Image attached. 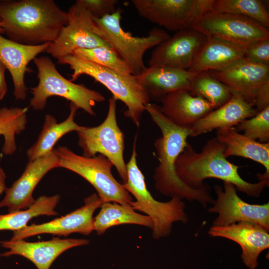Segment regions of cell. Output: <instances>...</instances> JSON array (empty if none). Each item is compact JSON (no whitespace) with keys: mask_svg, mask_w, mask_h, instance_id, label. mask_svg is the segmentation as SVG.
I'll return each instance as SVG.
<instances>
[{"mask_svg":"<svg viewBox=\"0 0 269 269\" xmlns=\"http://www.w3.org/2000/svg\"><path fill=\"white\" fill-rule=\"evenodd\" d=\"M116 101L113 97L109 99L107 116L100 125L94 127L80 126L77 131L78 144L84 156L92 157L98 153L108 158L125 183L128 174L124 157L125 135L118 125Z\"/></svg>","mask_w":269,"mask_h":269,"instance_id":"9c48e42d","label":"cell"},{"mask_svg":"<svg viewBox=\"0 0 269 269\" xmlns=\"http://www.w3.org/2000/svg\"><path fill=\"white\" fill-rule=\"evenodd\" d=\"M89 241L81 239L54 238L51 240L28 242L23 240L0 242V246L9 250L1 256L19 255L30 261L37 269H49L62 253L72 248L88 244Z\"/></svg>","mask_w":269,"mask_h":269,"instance_id":"d6986e66","label":"cell"},{"mask_svg":"<svg viewBox=\"0 0 269 269\" xmlns=\"http://www.w3.org/2000/svg\"><path fill=\"white\" fill-rule=\"evenodd\" d=\"M78 107L70 102V113L64 121L57 123L54 117L45 116L42 130L36 141L27 150L26 155L29 161L48 155L51 153L58 140L67 133L77 132L80 126L76 124L74 117Z\"/></svg>","mask_w":269,"mask_h":269,"instance_id":"484cf974","label":"cell"},{"mask_svg":"<svg viewBox=\"0 0 269 269\" xmlns=\"http://www.w3.org/2000/svg\"><path fill=\"white\" fill-rule=\"evenodd\" d=\"M0 21L9 39L38 45L54 42L68 15L53 0H0Z\"/></svg>","mask_w":269,"mask_h":269,"instance_id":"3957f363","label":"cell"},{"mask_svg":"<svg viewBox=\"0 0 269 269\" xmlns=\"http://www.w3.org/2000/svg\"><path fill=\"white\" fill-rule=\"evenodd\" d=\"M2 24L1 21H0V34L4 33V31L2 27Z\"/></svg>","mask_w":269,"mask_h":269,"instance_id":"74e56055","label":"cell"},{"mask_svg":"<svg viewBox=\"0 0 269 269\" xmlns=\"http://www.w3.org/2000/svg\"><path fill=\"white\" fill-rule=\"evenodd\" d=\"M207 37L189 71L195 74L221 71L244 58V48L222 39Z\"/></svg>","mask_w":269,"mask_h":269,"instance_id":"cb8c5ba5","label":"cell"},{"mask_svg":"<svg viewBox=\"0 0 269 269\" xmlns=\"http://www.w3.org/2000/svg\"><path fill=\"white\" fill-rule=\"evenodd\" d=\"M33 61L37 69L39 80L36 86L30 88L33 97L30 106L34 110H43L47 99L56 96L69 100L91 116L96 115L93 107L105 100L101 93L67 79L58 72L48 56L36 57Z\"/></svg>","mask_w":269,"mask_h":269,"instance_id":"8992f818","label":"cell"},{"mask_svg":"<svg viewBox=\"0 0 269 269\" xmlns=\"http://www.w3.org/2000/svg\"><path fill=\"white\" fill-rule=\"evenodd\" d=\"M67 12V24L57 39L50 43L47 53L58 59L73 54L79 48L110 47L95 33L94 17L80 0H76Z\"/></svg>","mask_w":269,"mask_h":269,"instance_id":"7c38bea8","label":"cell"},{"mask_svg":"<svg viewBox=\"0 0 269 269\" xmlns=\"http://www.w3.org/2000/svg\"><path fill=\"white\" fill-rule=\"evenodd\" d=\"M51 43L38 45L20 44L3 37L0 34V61L10 72L16 100H24L28 90L24 75L29 70L28 63L40 53L46 51Z\"/></svg>","mask_w":269,"mask_h":269,"instance_id":"ffe728a7","label":"cell"},{"mask_svg":"<svg viewBox=\"0 0 269 269\" xmlns=\"http://www.w3.org/2000/svg\"><path fill=\"white\" fill-rule=\"evenodd\" d=\"M84 205L79 208L50 222L32 224L13 231L11 240H23L43 234L67 236L73 233L88 235L94 230L93 214L102 202L96 193L84 200Z\"/></svg>","mask_w":269,"mask_h":269,"instance_id":"5bb4252c","label":"cell"},{"mask_svg":"<svg viewBox=\"0 0 269 269\" xmlns=\"http://www.w3.org/2000/svg\"><path fill=\"white\" fill-rule=\"evenodd\" d=\"M122 9L118 7L111 14L101 18H94L95 33L127 62L133 75L137 76L146 68L143 61L145 52L170 36L165 30L154 27L146 36H134L122 27Z\"/></svg>","mask_w":269,"mask_h":269,"instance_id":"52a82bcc","label":"cell"},{"mask_svg":"<svg viewBox=\"0 0 269 269\" xmlns=\"http://www.w3.org/2000/svg\"><path fill=\"white\" fill-rule=\"evenodd\" d=\"M246 136L260 142H269V107L255 116L245 119L235 127Z\"/></svg>","mask_w":269,"mask_h":269,"instance_id":"d6a6232c","label":"cell"},{"mask_svg":"<svg viewBox=\"0 0 269 269\" xmlns=\"http://www.w3.org/2000/svg\"><path fill=\"white\" fill-rule=\"evenodd\" d=\"M60 200L58 194L41 196L35 200L28 208L7 214L0 215V231H18L26 227L30 220L40 215L54 216L58 215L55 208Z\"/></svg>","mask_w":269,"mask_h":269,"instance_id":"83f0119b","label":"cell"},{"mask_svg":"<svg viewBox=\"0 0 269 269\" xmlns=\"http://www.w3.org/2000/svg\"><path fill=\"white\" fill-rule=\"evenodd\" d=\"M217 195L213 205L207 212L218 214L213 226H225L240 222L257 223L269 230V203L251 204L242 200L232 183L223 182V188L214 187Z\"/></svg>","mask_w":269,"mask_h":269,"instance_id":"4fadbf2b","label":"cell"},{"mask_svg":"<svg viewBox=\"0 0 269 269\" xmlns=\"http://www.w3.org/2000/svg\"><path fill=\"white\" fill-rule=\"evenodd\" d=\"M191 28L206 37L222 39L243 48L269 39L268 28L244 15L210 11L199 18Z\"/></svg>","mask_w":269,"mask_h":269,"instance_id":"8fae6325","label":"cell"},{"mask_svg":"<svg viewBox=\"0 0 269 269\" xmlns=\"http://www.w3.org/2000/svg\"><path fill=\"white\" fill-rule=\"evenodd\" d=\"M211 11L244 15L269 27V13L259 0H215Z\"/></svg>","mask_w":269,"mask_h":269,"instance_id":"4dcf8cb0","label":"cell"},{"mask_svg":"<svg viewBox=\"0 0 269 269\" xmlns=\"http://www.w3.org/2000/svg\"><path fill=\"white\" fill-rule=\"evenodd\" d=\"M215 0H133L139 15L170 31L191 28L212 10Z\"/></svg>","mask_w":269,"mask_h":269,"instance_id":"30bf717a","label":"cell"},{"mask_svg":"<svg viewBox=\"0 0 269 269\" xmlns=\"http://www.w3.org/2000/svg\"><path fill=\"white\" fill-rule=\"evenodd\" d=\"M225 148L216 136L208 139L199 152L188 143L175 162L178 177L193 189H200L208 185L204 182L206 179L216 178L232 183L236 189L251 197H259L269 185V177L258 173V182L245 180L238 172L240 166L225 157Z\"/></svg>","mask_w":269,"mask_h":269,"instance_id":"7a4b0ae2","label":"cell"},{"mask_svg":"<svg viewBox=\"0 0 269 269\" xmlns=\"http://www.w3.org/2000/svg\"><path fill=\"white\" fill-rule=\"evenodd\" d=\"M98 215L94 218V229L99 235L109 228L122 224H135L153 228L151 219L135 212L131 206L116 202L102 203Z\"/></svg>","mask_w":269,"mask_h":269,"instance_id":"4316f807","label":"cell"},{"mask_svg":"<svg viewBox=\"0 0 269 269\" xmlns=\"http://www.w3.org/2000/svg\"><path fill=\"white\" fill-rule=\"evenodd\" d=\"M76 56L103 67L126 74H133L130 66L111 47L97 46L79 48L73 53Z\"/></svg>","mask_w":269,"mask_h":269,"instance_id":"1f68e13d","label":"cell"},{"mask_svg":"<svg viewBox=\"0 0 269 269\" xmlns=\"http://www.w3.org/2000/svg\"><path fill=\"white\" fill-rule=\"evenodd\" d=\"M269 231L258 224L244 221L225 226H212L208 234L237 243L242 249L243 263L249 269H256L259 255L269 248Z\"/></svg>","mask_w":269,"mask_h":269,"instance_id":"ac0fdd59","label":"cell"},{"mask_svg":"<svg viewBox=\"0 0 269 269\" xmlns=\"http://www.w3.org/2000/svg\"><path fill=\"white\" fill-rule=\"evenodd\" d=\"M145 111L161 133V136L154 142L159 161L153 176L156 189L167 197L178 196L190 201H196L204 208L208 204H213L215 200L209 185L200 189H191L181 181L176 173L175 162L188 144L190 128L180 127L174 124L162 113L160 107L155 104H147Z\"/></svg>","mask_w":269,"mask_h":269,"instance_id":"6da1fadb","label":"cell"},{"mask_svg":"<svg viewBox=\"0 0 269 269\" xmlns=\"http://www.w3.org/2000/svg\"><path fill=\"white\" fill-rule=\"evenodd\" d=\"M254 106L257 113L269 107V81L262 85L255 99Z\"/></svg>","mask_w":269,"mask_h":269,"instance_id":"d590c367","label":"cell"},{"mask_svg":"<svg viewBox=\"0 0 269 269\" xmlns=\"http://www.w3.org/2000/svg\"><path fill=\"white\" fill-rule=\"evenodd\" d=\"M207 37L192 28L177 31L155 47L149 66H163L188 70L194 63Z\"/></svg>","mask_w":269,"mask_h":269,"instance_id":"9a60e30c","label":"cell"},{"mask_svg":"<svg viewBox=\"0 0 269 269\" xmlns=\"http://www.w3.org/2000/svg\"><path fill=\"white\" fill-rule=\"evenodd\" d=\"M244 58L269 66V39L258 41L244 48Z\"/></svg>","mask_w":269,"mask_h":269,"instance_id":"836d02e7","label":"cell"},{"mask_svg":"<svg viewBox=\"0 0 269 269\" xmlns=\"http://www.w3.org/2000/svg\"><path fill=\"white\" fill-rule=\"evenodd\" d=\"M58 167V158L54 151L50 154L29 161L21 176L5 190L0 208L7 207L8 213L28 208L35 200L32 193L43 177L50 170Z\"/></svg>","mask_w":269,"mask_h":269,"instance_id":"e0dca14e","label":"cell"},{"mask_svg":"<svg viewBox=\"0 0 269 269\" xmlns=\"http://www.w3.org/2000/svg\"><path fill=\"white\" fill-rule=\"evenodd\" d=\"M57 63L68 65L72 70V82L86 75L104 86L116 101L125 104L127 109L125 116L139 127L140 117L151 99L135 76L103 67L74 54L57 59Z\"/></svg>","mask_w":269,"mask_h":269,"instance_id":"277c9868","label":"cell"},{"mask_svg":"<svg viewBox=\"0 0 269 269\" xmlns=\"http://www.w3.org/2000/svg\"><path fill=\"white\" fill-rule=\"evenodd\" d=\"M5 67L0 61V100H1L7 92V85L5 80Z\"/></svg>","mask_w":269,"mask_h":269,"instance_id":"8d00e7d4","label":"cell"},{"mask_svg":"<svg viewBox=\"0 0 269 269\" xmlns=\"http://www.w3.org/2000/svg\"><path fill=\"white\" fill-rule=\"evenodd\" d=\"M196 74L174 67L152 66L146 67L135 76L150 99L160 100L168 93L179 90H191V83Z\"/></svg>","mask_w":269,"mask_h":269,"instance_id":"7402d4cb","label":"cell"},{"mask_svg":"<svg viewBox=\"0 0 269 269\" xmlns=\"http://www.w3.org/2000/svg\"><path fill=\"white\" fill-rule=\"evenodd\" d=\"M136 139L137 135L135 136L131 156L127 163V180L123 184L135 198V201L131 203V207L145 214L152 221V236L158 240L170 234L174 222L186 223L188 216L185 211V204L180 197L175 196L168 201L160 202L154 199L149 192L144 176L137 164Z\"/></svg>","mask_w":269,"mask_h":269,"instance_id":"5b68a950","label":"cell"},{"mask_svg":"<svg viewBox=\"0 0 269 269\" xmlns=\"http://www.w3.org/2000/svg\"><path fill=\"white\" fill-rule=\"evenodd\" d=\"M194 96H200L211 104L215 109L228 102L233 95L229 88L208 71L196 74L190 91Z\"/></svg>","mask_w":269,"mask_h":269,"instance_id":"f1b7e54d","label":"cell"},{"mask_svg":"<svg viewBox=\"0 0 269 269\" xmlns=\"http://www.w3.org/2000/svg\"><path fill=\"white\" fill-rule=\"evenodd\" d=\"M27 110V107L0 108V135L4 138L2 151L5 154L11 155L16 150L15 135L26 128Z\"/></svg>","mask_w":269,"mask_h":269,"instance_id":"f546056e","label":"cell"},{"mask_svg":"<svg viewBox=\"0 0 269 269\" xmlns=\"http://www.w3.org/2000/svg\"><path fill=\"white\" fill-rule=\"evenodd\" d=\"M94 18H101L114 12L117 0H80Z\"/></svg>","mask_w":269,"mask_h":269,"instance_id":"e575fe53","label":"cell"},{"mask_svg":"<svg viewBox=\"0 0 269 269\" xmlns=\"http://www.w3.org/2000/svg\"><path fill=\"white\" fill-rule=\"evenodd\" d=\"M54 151L58 158V167L71 170L86 179L95 188L102 203L116 202L131 206L132 197L114 177V165L104 155L86 157L64 146L54 148Z\"/></svg>","mask_w":269,"mask_h":269,"instance_id":"ba28073f","label":"cell"},{"mask_svg":"<svg viewBox=\"0 0 269 269\" xmlns=\"http://www.w3.org/2000/svg\"><path fill=\"white\" fill-rule=\"evenodd\" d=\"M210 73L226 85L233 95L242 98L254 107L258 90L269 81V65L245 58L224 70Z\"/></svg>","mask_w":269,"mask_h":269,"instance_id":"2e32d148","label":"cell"},{"mask_svg":"<svg viewBox=\"0 0 269 269\" xmlns=\"http://www.w3.org/2000/svg\"><path fill=\"white\" fill-rule=\"evenodd\" d=\"M160 102L162 113L174 124L183 128H190L215 109L207 101L187 90L170 92Z\"/></svg>","mask_w":269,"mask_h":269,"instance_id":"44dd1931","label":"cell"},{"mask_svg":"<svg viewBox=\"0 0 269 269\" xmlns=\"http://www.w3.org/2000/svg\"><path fill=\"white\" fill-rule=\"evenodd\" d=\"M257 114L252 104L233 95L226 103L213 110L192 126L190 128V136L200 135L214 130L235 127Z\"/></svg>","mask_w":269,"mask_h":269,"instance_id":"603a6c76","label":"cell"},{"mask_svg":"<svg viewBox=\"0 0 269 269\" xmlns=\"http://www.w3.org/2000/svg\"><path fill=\"white\" fill-rule=\"evenodd\" d=\"M216 137L225 145L224 156L249 158L264 166L269 174V142L262 143L240 134L235 127L218 129Z\"/></svg>","mask_w":269,"mask_h":269,"instance_id":"d4e9b609","label":"cell"}]
</instances>
